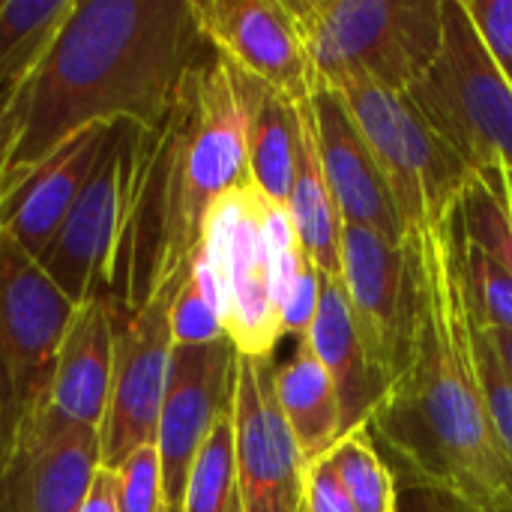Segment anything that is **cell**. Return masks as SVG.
<instances>
[{"instance_id": "1", "label": "cell", "mask_w": 512, "mask_h": 512, "mask_svg": "<svg viewBox=\"0 0 512 512\" xmlns=\"http://www.w3.org/2000/svg\"><path fill=\"white\" fill-rule=\"evenodd\" d=\"M408 240L420 267L414 348L366 426L393 459L396 480L447 489L486 512H512V462L489 420L474 363L456 216Z\"/></svg>"}, {"instance_id": "2", "label": "cell", "mask_w": 512, "mask_h": 512, "mask_svg": "<svg viewBox=\"0 0 512 512\" xmlns=\"http://www.w3.org/2000/svg\"><path fill=\"white\" fill-rule=\"evenodd\" d=\"M192 0H75L42 66L18 87L6 171H24L93 126L159 132L204 57Z\"/></svg>"}, {"instance_id": "3", "label": "cell", "mask_w": 512, "mask_h": 512, "mask_svg": "<svg viewBox=\"0 0 512 512\" xmlns=\"http://www.w3.org/2000/svg\"><path fill=\"white\" fill-rule=\"evenodd\" d=\"M249 87L252 78L210 45L189 69L159 132L135 141V180L111 303L135 309L189 276L201 228L213 204L249 183Z\"/></svg>"}, {"instance_id": "4", "label": "cell", "mask_w": 512, "mask_h": 512, "mask_svg": "<svg viewBox=\"0 0 512 512\" xmlns=\"http://www.w3.org/2000/svg\"><path fill=\"white\" fill-rule=\"evenodd\" d=\"M315 87L411 90L444 45V0H285Z\"/></svg>"}, {"instance_id": "5", "label": "cell", "mask_w": 512, "mask_h": 512, "mask_svg": "<svg viewBox=\"0 0 512 512\" xmlns=\"http://www.w3.org/2000/svg\"><path fill=\"white\" fill-rule=\"evenodd\" d=\"M72 312L39 261L0 231V471L48 417Z\"/></svg>"}, {"instance_id": "6", "label": "cell", "mask_w": 512, "mask_h": 512, "mask_svg": "<svg viewBox=\"0 0 512 512\" xmlns=\"http://www.w3.org/2000/svg\"><path fill=\"white\" fill-rule=\"evenodd\" d=\"M336 96L381 171L405 237L456 216L474 168L441 138L411 93L357 81L336 90Z\"/></svg>"}, {"instance_id": "7", "label": "cell", "mask_w": 512, "mask_h": 512, "mask_svg": "<svg viewBox=\"0 0 512 512\" xmlns=\"http://www.w3.org/2000/svg\"><path fill=\"white\" fill-rule=\"evenodd\" d=\"M408 93L474 171L492 162L512 171V84L480 42L462 0H444V45Z\"/></svg>"}, {"instance_id": "8", "label": "cell", "mask_w": 512, "mask_h": 512, "mask_svg": "<svg viewBox=\"0 0 512 512\" xmlns=\"http://www.w3.org/2000/svg\"><path fill=\"white\" fill-rule=\"evenodd\" d=\"M195 261L213 279L222 327L237 354L273 360L282 321L261 237V192L252 183L231 189L213 204L201 228Z\"/></svg>"}, {"instance_id": "9", "label": "cell", "mask_w": 512, "mask_h": 512, "mask_svg": "<svg viewBox=\"0 0 512 512\" xmlns=\"http://www.w3.org/2000/svg\"><path fill=\"white\" fill-rule=\"evenodd\" d=\"M342 288L366 357L387 390L408 366L420 315V267L411 240L393 243L342 222Z\"/></svg>"}, {"instance_id": "10", "label": "cell", "mask_w": 512, "mask_h": 512, "mask_svg": "<svg viewBox=\"0 0 512 512\" xmlns=\"http://www.w3.org/2000/svg\"><path fill=\"white\" fill-rule=\"evenodd\" d=\"M135 141V126H114L93 180L39 258L45 276L72 306L111 294L135 180Z\"/></svg>"}, {"instance_id": "11", "label": "cell", "mask_w": 512, "mask_h": 512, "mask_svg": "<svg viewBox=\"0 0 512 512\" xmlns=\"http://www.w3.org/2000/svg\"><path fill=\"white\" fill-rule=\"evenodd\" d=\"M174 294L177 291H159L135 309L114 306V369L108 411L99 429L102 468L114 471L138 447L156 444L174 354Z\"/></svg>"}, {"instance_id": "12", "label": "cell", "mask_w": 512, "mask_h": 512, "mask_svg": "<svg viewBox=\"0 0 512 512\" xmlns=\"http://www.w3.org/2000/svg\"><path fill=\"white\" fill-rule=\"evenodd\" d=\"M273 375V360L237 354L231 417L243 512H303V459L279 411Z\"/></svg>"}, {"instance_id": "13", "label": "cell", "mask_w": 512, "mask_h": 512, "mask_svg": "<svg viewBox=\"0 0 512 512\" xmlns=\"http://www.w3.org/2000/svg\"><path fill=\"white\" fill-rule=\"evenodd\" d=\"M237 348L231 339L174 345L165 402L156 429L165 507H180L192 462L234 399Z\"/></svg>"}, {"instance_id": "14", "label": "cell", "mask_w": 512, "mask_h": 512, "mask_svg": "<svg viewBox=\"0 0 512 512\" xmlns=\"http://www.w3.org/2000/svg\"><path fill=\"white\" fill-rule=\"evenodd\" d=\"M204 42L243 75L306 105L315 75L285 0H192Z\"/></svg>"}, {"instance_id": "15", "label": "cell", "mask_w": 512, "mask_h": 512, "mask_svg": "<svg viewBox=\"0 0 512 512\" xmlns=\"http://www.w3.org/2000/svg\"><path fill=\"white\" fill-rule=\"evenodd\" d=\"M108 126H93L24 171H3L0 177V231L12 237L33 261L45 255L54 234L66 222L72 204L93 180L108 141Z\"/></svg>"}, {"instance_id": "16", "label": "cell", "mask_w": 512, "mask_h": 512, "mask_svg": "<svg viewBox=\"0 0 512 512\" xmlns=\"http://www.w3.org/2000/svg\"><path fill=\"white\" fill-rule=\"evenodd\" d=\"M99 465V429L48 414L0 471V512H78Z\"/></svg>"}, {"instance_id": "17", "label": "cell", "mask_w": 512, "mask_h": 512, "mask_svg": "<svg viewBox=\"0 0 512 512\" xmlns=\"http://www.w3.org/2000/svg\"><path fill=\"white\" fill-rule=\"evenodd\" d=\"M321 168L327 186L333 192L336 210L342 222L369 228L393 243L405 240V225L393 207V198L381 180V171L351 120L345 102L324 87H315L312 99L306 102Z\"/></svg>"}, {"instance_id": "18", "label": "cell", "mask_w": 512, "mask_h": 512, "mask_svg": "<svg viewBox=\"0 0 512 512\" xmlns=\"http://www.w3.org/2000/svg\"><path fill=\"white\" fill-rule=\"evenodd\" d=\"M114 369V303L90 297L75 306L57 351L51 408L60 423L102 429Z\"/></svg>"}, {"instance_id": "19", "label": "cell", "mask_w": 512, "mask_h": 512, "mask_svg": "<svg viewBox=\"0 0 512 512\" xmlns=\"http://www.w3.org/2000/svg\"><path fill=\"white\" fill-rule=\"evenodd\" d=\"M303 345L321 360V366L330 372V378L336 384L345 432L366 426L381 393H384V384L366 357V348L357 333L342 279L321 276L318 312H315V321H312Z\"/></svg>"}, {"instance_id": "20", "label": "cell", "mask_w": 512, "mask_h": 512, "mask_svg": "<svg viewBox=\"0 0 512 512\" xmlns=\"http://www.w3.org/2000/svg\"><path fill=\"white\" fill-rule=\"evenodd\" d=\"M273 387L303 465L327 456L345 435V423L336 384L321 360L303 342H297V354L276 366Z\"/></svg>"}, {"instance_id": "21", "label": "cell", "mask_w": 512, "mask_h": 512, "mask_svg": "<svg viewBox=\"0 0 512 512\" xmlns=\"http://www.w3.org/2000/svg\"><path fill=\"white\" fill-rule=\"evenodd\" d=\"M300 123H303V135H300V153L294 168V186L288 195V213L294 219L309 264L324 279H342V216L336 210L333 192L321 168L306 105H300Z\"/></svg>"}, {"instance_id": "22", "label": "cell", "mask_w": 512, "mask_h": 512, "mask_svg": "<svg viewBox=\"0 0 512 512\" xmlns=\"http://www.w3.org/2000/svg\"><path fill=\"white\" fill-rule=\"evenodd\" d=\"M300 105L252 78L249 87V183L276 204H288L300 153Z\"/></svg>"}, {"instance_id": "23", "label": "cell", "mask_w": 512, "mask_h": 512, "mask_svg": "<svg viewBox=\"0 0 512 512\" xmlns=\"http://www.w3.org/2000/svg\"><path fill=\"white\" fill-rule=\"evenodd\" d=\"M75 0H0V90L24 84L51 51Z\"/></svg>"}, {"instance_id": "24", "label": "cell", "mask_w": 512, "mask_h": 512, "mask_svg": "<svg viewBox=\"0 0 512 512\" xmlns=\"http://www.w3.org/2000/svg\"><path fill=\"white\" fill-rule=\"evenodd\" d=\"M456 228L468 243L512 270V171L504 162L474 171L456 207Z\"/></svg>"}, {"instance_id": "25", "label": "cell", "mask_w": 512, "mask_h": 512, "mask_svg": "<svg viewBox=\"0 0 512 512\" xmlns=\"http://www.w3.org/2000/svg\"><path fill=\"white\" fill-rule=\"evenodd\" d=\"M357 512L399 510V480L375 444L369 426L345 432L327 453Z\"/></svg>"}, {"instance_id": "26", "label": "cell", "mask_w": 512, "mask_h": 512, "mask_svg": "<svg viewBox=\"0 0 512 512\" xmlns=\"http://www.w3.org/2000/svg\"><path fill=\"white\" fill-rule=\"evenodd\" d=\"M237 495V453H234V417L231 408L216 420L213 432L201 444L183 495V512H228Z\"/></svg>"}, {"instance_id": "27", "label": "cell", "mask_w": 512, "mask_h": 512, "mask_svg": "<svg viewBox=\"0 0 512 512\" xmlns=\"http://www.w3.org/2000/svg\"><path fill=\"white\" fill-rule=\"evenodd\" d=\"M459 231V228H456ZM459 261L474 318L489 330L512 333V270L459 234Z\"/></svg>"}, {"instance_id": "28", "label": "cell", "mask_w": 512, "mask_h": 512, "mask_svg": "<svg viewBox=\"0 0 512 512\" xmlns=\"http://www.w3.org/2000/svg\"><path fill=\"white\" fill-rule=\"evenodd\" d=\"M474 363H477V378H480L489 420L512 462V375L492 339V330L483 327L477 318H474Z\"/></svg>"}, {"instance_id": "29", "label": "cell", "mask_w": 512, "mask_h": 512, "mask_svg": "<svg viewBox=\"0 0 512 512\" xmlns=\"http://www.w3.org/2000/svg\"><path fill=\"white\" fill-rule=\"evenodd\" d=\"M171 336L174 345H210L228 339L216 306L192 276L183 279L171 300Z\"/></svg>"}, {"instance_id": "30", "label": "cell", "mask_w": 512, "mask_h": 512, "mask_svg": "<svg viewBox=\"0 0 512 512\" xmlns=\"http://www.w3.org/2000/svg\"><path fill=\"white\" fill-rule=\"evenodd\" d=\"M117 471L120 512H168L156 444L138 447Z\"/></svg>"}, {"instance_id": "31", "label": "cell", "mask_w": 512, "mask_h": 512, "mask_svg": "<svg viewBox=\"0 0 512 512\" xmlns=\"http://www.w3.org/2000/svg\"><path fill=\"white\" fill-rule=\"evenodd\" d=\"M480 42L512 84V0H462Z\"/></svg>"}, {"instance_id": "32", "label": "cell", "mask_w": 512, "mask_h": 512, "mask_svg": "<svg viewBox=\"0 0 512 512\" xmlns=\"http://www.w3.org/2000/svg\"><path fill=\"white\" fill-rule=\"evenodd\" d=\"M318 300H321V273L312 264H306L279 306L282 336H294L297 342H303L315 321Z\"/></svg>"}, {"instance_id": "33", "label": "cell", "mask_w": 512, "mask_h": 512, "mask_svg": "<svg viewBox=\"0 0 512 512\" xmlns=\"http://www.w3.org/2000/svg\"><path fill=\"white\" fill-rule=\"evenodd\" d=\"M303 512H357L327 456L303 465Z\"/></svg>"}, {"instance_id": "34", "label": "cell", "mask_w": 512, "mask_h": 512, "mask_svg": "<svg viewBox=\"0 0 512 512\" xmlns=\"http://www.w3.org/2000/svg\"><path fill=\"white\" fill-rule=\"evenodd\" d=\"M396 512H486L471 501L414 480H399V510Z\"/></svg>"}, {"instance_id": "35", "label": "cell", "mask_w": 512, "mask_h": 512, "mask_svg": "<svg viewBox=\"0 0 512 512\" xmlns=\"http://www.w3.org/2000/svg\"><path fill=\"white\" fill-rule=\"evenodd\" d=\"M78 512H120V492H117V471L102 468L93 474L87 498Z\"/></svg>"}, {"instance_id": "36", "label": "cell", "mask_w": 512, "mask_h": 512, "mask_svg": "<svg viewBox=\"0 0 512 512\" xmlns=\"http://www.w3.org/2000/svg\"><path fill=\"white\" fill-rule=\"evenodd\" d=\"M18 87L12 90L9 102L0 111V177H3V171L9 165V153H12V144H15V129H18Z\"/></svg>"}, {"instance_id": "37", "label": "cell", "mask_w": 512, "mask_h": 512, "mask_svg": "<svg viewBox=\"0 0 512 512\" xmlns=\"http://www.w3.org/2000/svg\"><path fill=\"white\" fill-rule=\"evenodd\" d=\"M492 339H495V345H498V351H501V357H504V363H507V369H510L512 375V333L492 330Z\"/></svg>"}, {"instance_id": "38", "label": "cell", "mask_w": 512, "mask_h": 512, "mask_svg": "<svg viewBox=\"0 0 512 512\" xmlns=\"http://www.w3.org/2000/svg\"><path fill=\"white\" fill-rule=\"evenodd\" d=\"M15 90V87H12ZM12 90H0V111H3V105L9 102V96H12Z\"/></svg>"}, {"instance_id": "39", "label": "cell", "mask_w": 512, "mask_h": 512, "mask_svg": "<svg viewBox=\"0 0 512 512\" xmlns=\"http://www.w3.org/2000/svg\"><path fill=\"white\" fill-rule=\"evenodd\" d=\"M228 512H243V507H240V498H237V495H234V501H231Z\"/></svg>"}, {"instance_id": "40", "label": "cell", "mask_w": 512, "mask_h": 512, "mask_svg": "<svg viewBox=\"0 0 512 512\" xmlns=\"http://www.w3.org/2000/svg\"><path fill=\"white\" fill-rule=\"evenodd\" d=\"M168 512H183L180 507H168Z\"/></svg>"}]
</instances>
